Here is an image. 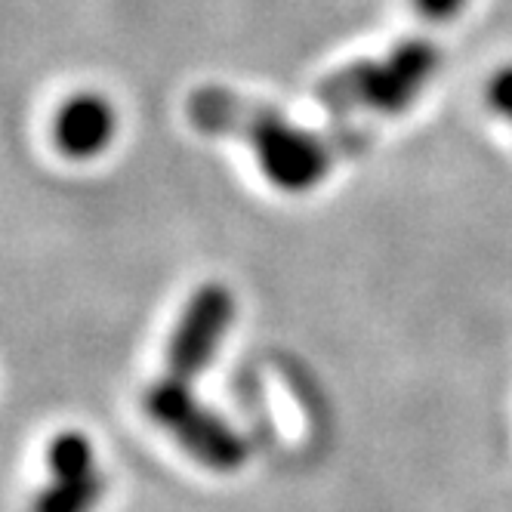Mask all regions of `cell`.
Wrapping results in <instances>:
<instances>
[{
    "label": "cell",
    "instance_id": "obj_1",
    "mask_svg": "<svg viewBox=\"0 0 512 512\" xmlns=\"http://www.w3.org/2000/svg\"><path fill=\"white\" fill-rule=\"evenodd\" d=\"M186 112L195 130L207 136L241 139L253 152L263 176L278 192L303 195L337 167L343 155H355L364 136H321L303 130L275 105L250 99L229 87H201L189 96Z\"/></svg>",
    "mask_w": 512,
    "mask_h": 512
},
{
    "label": "cell",
    "instance_id": "obj_2",
    "mask_svg": "<svg viewBox=\"0 0 512 512\" xmlns=\"http://www.w3.org/2000/svg\"><path fill=\"white\" fill-rule=\"evenodd\" d=\"M438 62L442 53L432 41L411 38L383 59H361L327 75L315 96L331 115H398L417 102L423 87L435 78Z\"/></svg>",
    "mask_w": 512,
    "mask_h": 512
},
{
    "label": "cell",
    "instance_id": "obj_3",
    "mask_svg": "<svg viewBox=\"0 0 512 512\" xmlns=\"http://www.w3.org/2000/svg\"><path fill=\"white\" fill-rule=\"evenodd\" d=\"M142 405L149 420L158 429H164L204 469L235 472L247 463L250 448L244 442V435L226 417H219L213 408H207L189 383L161 377L145 389Z\"/></svg>",
    "mask_w": 512,
    "mask_h": 512
},
{
    "label": "cell",
    "instance_id": "obj_4",
    "mask_svg": "<svg viewBox=\"0 0 512 512\" xmlns=\"http://www.w3.org/2000/svg\"><path fill=\"white\" fill-rule=\"evenodd\" d=\"M235 321V297L226 284L207 281L201 284L189 303L182 306L164 352L167 371L164 377L195 386V380L210 371L219 349L226 343V334Z\"/></svg>",
    "mask_w": 512,
    "mask_h": 512
},
{
    "label": "cell",
    "instance_id": "obj_5",
    "mask_svg": "<svg viewBox=\"0 0 512 512\" xmlns=\"http://www.w3.org/2000/svg\"><path fill=\"white\" fill-rule=\"evenodd\" d=\"M47 469L50 479L34 494L31 512H96L105 494V475L84 432H59L47 448Z\"/></svg>",
    "mask_w": 512,
    "mask_h": 512
},
{
    "label": "cell",
    "instance_id": "obj_6",
    "mask_svg": "<svg viewBox=\"0 0 512 512\" xmlns=\"http://www.w3.org/2000/svg\"><path fill=\"white\" fill-rule=\"evenodd\" d=\"M118 112L99 93H78L59 105L53 118V142L71 161H87L102 155L115 139Z\"/></svg>",
    "mask_w": 512,
    "mask_h": 512
},
{
    "label": "cell",
    "instance_id": "obj_7",
    "mask_svg": "<svg viewBox=\"0 0 512 512\" xmlns=\"http://www.w3.org/2000/svg\"><path fill=\"white\" fill-rule=\"evenodd\" d=\"M488 102H491V108H494L500 118L512 121V65L500 68L497 75L491 78V84H488Z\"/></svg>",
    "mask_w": 512,
    "mask_h": 512
},
{
    "label": "cell",
    "instance_id": "obj_8",
    "mask_svg": "<svg viewBox=\"0 0 512 512\" xmlns=\"http://www.w3.org/2000/svg\"><path fill=\"white\" fill-rule=\"evenodd\" d=\"M469 4V0H414V10L420 13L423 22L442 25L460 16V10Z\"/></svg>",
    "mask_w": 512,
    "mask_h": 512
}]
</instances>
